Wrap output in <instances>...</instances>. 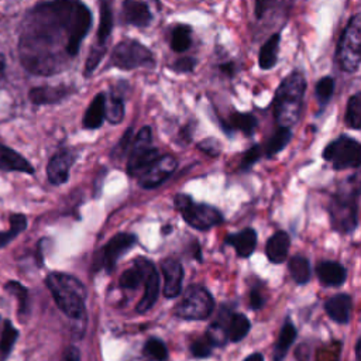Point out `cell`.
Here are the masks:
<instances>
[{
    "mask_svg": "<svg viewBox=\"0 0 361 361\" xmlns=\"http://www.w3.org/2000/svg\"><path fill=\"white\" fill-rule=\"evenodd\" d=\"M92 27V13L80 0H51L37 4L23 20L18 55L34 75L65 71L76 58Z\"/></svg>",
    "mask_w": 361,
    "mask_h": 361,
    "instance_id": "1",
    "label": "cell"
},
{
    "mask_svg": "<svg viewBox=\"0 0 361 361\" xmlns=\"http://www.w3.org/2000/svg\"><path fill=\"white\" fill-rule=\"evenodd\" d=\"M306 80L300 72L289 73L278 86L274 97V116L279 127L290 128L300 116Z\"/></svg>",
    "mask_w": 361,
    "mask_h": 361,
    "instance_id": "2",
    "label": "cell"
},
{
    "mask_svg": "<svg viewBox=\"0 0 361 361\" xmlns=\"http://www.w3.org/2000/svg\"><path fill=\"white\" fill-rule=\"evenodd\" d=\"M45 283L56 306L71 319H80L85 314L86 289L83 283L72 275L51 272Z\"/></svg>",
    "mask_w": 361,
    "mask_h": 361,
    "instance_id": "3",
    "label": "cell"
},
{
    "mask_svg": "<svg viewBox=\"0 0 361 361\" xmlns=\"http://www.w3.org/2000/svg\"><path fill=\"white\" fill-rule=\"evenodd\" d=\"M337 62L345 72H357L361 62V14L355 13L345 25L337 45Z\"/></svg>",
    "mask_w": 361,
    "mask_h": 361,
    "instance_id": "4",
    "label": "cell"
},
{
    "mask_svg": "<svg viewBox=\"0 0 361 361\" xmlns=\"http://www.w3.org/2000/svg\"><path fill=\"white\" fill-rule=\"evenodd\" d=\"M175 204L185 221L193 228L207 230L223 221V216L216 207L204 203H196L188 195H176Z\"/></svg>",
    "mask_w": 361,
    "mask_h": 361,
    "instance_id": "5",
    "label": "cell"
},
{
    "mask_svg": "<svg viewBox=\"0 0 361 361\" xmlns=\"http://www.w3.org/2000/svg\"><path fill=\"white\" fill-rule=\"evenodd\" d=\"M111 63L120 69H134V68H152L155 59L152 52L135 39L120 41L111 54Z\"/></svg>",
    "mask_w": 361,
    "mask_h": 361,
    "instance_id": "6",
    "label": "cell"
},
{
    "mask_svg": "<svg viewBox=\"0 0 361 361\" xmlns=\"http://www.w3.org/2000/svg\"><path fill=\"white\" fill-rule=\"evenodd\" d=\"M214 307V302L207 289L193 285L189 286L182 300L176 306V316L186 320H204L207 319Z\"/></svg>",
    "mask_w": 361,
    "mask_h": 361,
    "instance_id": "7",
    "label": "cell"
},
{
    "mask_svg": "<svg viewBox=\"0 0 361 361\" xmlns=\"http://www.w3.org/2000/svg\"><path fill=\"white\" fill-rule=\"evenodd\" d=\"M151 140L149 127H142L137 133L127 162V172L131 176L138 178L159 157L158 149L151 145Z\"/></svg>",
    "mask_w": 361,
    "mask_h": 361,
    "instance_id": "8",
    "label": "cell"
},
{
    "mask_svg": "<svg viewBox=\"0 0 361 361\" xmlns=\"http://www.w3.org/2000/svg\"><path fill=\"white\" fill-rule=\"evenodd\" d=\"M360 144L357 140L340 135L331 141L323 151V158L333 164L334 169L357 168L360 165Z\"/></svg>",
    "mask_w": 361,
    "mask_h": 361,
    "instance_id": "9",
    "label": "cell"
},
{
    "mask_svg": "<svg viewBox=\"0 0 361 361\" xmlns=\"http://www.w3.org/2000/svg\"><path fill=\"white\" fill-rule=\"evenodd\" d=\"M357 197L358 190L338 193L330 206L331 223L336 230L350 233L357 226Z\"/></svg>",
    "mask_w": 361,
    "mask_h": 361,
    "instance_id": "10",
    "label": "cell"
},
{
    "mask_svg": "<svg viewBox=\"0 0 361 361\" xmlns=\"http://www.w3.org/2000/svg\"><path fill=\"white\" fill-rule=\"evenodd\" d=\"M178 162L172 155L158 157L140 176L138 183L142 188H157L175 171Z\"/></svg>",
    "mask_w": 361,
    "mask_h": 361,
    "instance_id": "11",
    "label": "cell"
},
{
    "mask_svg": "<svg viewBox=\"0 0 361 361\" xmlns=\"http://www.w3.org/2000/svg\"><path fill=\"white\" fill-rule=\"evenodd\" d=\"M144 269V295L141 298V300L138 302L137 305V312L138 313H144L147 310H149L157 299H158V293H159V278H158V274H157V269L155 267L152 265L151 261H148L147 258H142V257H138L137 258Z\"/></svg>",
    "mask_w": 361,
    "mask_h": 361,
    "instance_id": "12",
    "label": "cell"
},
{
    "mask_svg": "<svg viewBox=\"0 0 361 361\" xmlns=\"http://www.w3.org/2000/svg\"><path fill=\"white\" fill-rule=\"evenodd\" d=\"M135 244V235L130 233H118L103 247L100 264L106 271H111L118 261V258L131 250Z\"/></svg>",
    "mask_w": 361,
    "mask_h": 361,
    "instance_id": "13",
    "label": "cell"
},
{
    "mask_svg": "<svg viewBox=\"0 0 361 361\" xmlns=\"http://www.w3.org/2000/svg\"><path fill=\"white\" fill-rule=\"evenodd\" d=\"M75 161V155L69 149H61L58 151L48 162L47 166V175L48 180L52 185H62L69 178L71 166Z\"/></svg>",
    "mask_w": 361,
    "mask_h": 361,
    "instance_id": "14",
    "label": "cell"
},
{
    "mask_svg": "<svg viewBox=\"0 0 361 361\" xmlns=\"http://www.w3.org/2000/svg\"><path fill=\"white\" fill-rule=\"evenodd\" d=\"M161 269L164 275V295L166 298H175L182 290L183 268L175 258H166L161 262Z\"/></svg>",
    "mask_w": 361,
    "mask_h": 361,
    "instance_id": "15",
    "label": "cell"
},
{
    "mask_svg": "<svg viewBox=\"0 0 361 361\" xmlns=\"http://www.w3.org/2000/svg\"><path fill=\"white\" fill-rule=\"evenodd\" d=\"M72 92L73 89L66 85L37 86L30 90L28 97L34 104H54L66 99Z\"/></svg>",
    "mask_w": 361,
    "mask_h": 361,
    "instance_id": "16",
    "label": "cell"
},
{
    "mask_svg": "<svg viewBox=\"0 0 361 361\" xmlns=\"http://www.w3.org/2000/svg\"><path fill=\"white\" fill-rule=\"evenodd\" d=\"M121 18L126 24H131L135 27H145L152 20V14L147 3L140 0H124Z\"/></svg>",
    "mask_w": 361,
    "mask_h": 361,
    "instance_id": "17",
    "label": "cell"
},
{
    "mask_svg": "<svg viewBox=\"0 0 361 361\" xmlns=\"http://www.w3.org/2000/svg\"><path fill=\"white\" fill-rule=\"evenodd\" d=\"M0 169L6 172L34 173V168L23 155L3 144H0Z\"/></svg>",
    "mask_w": 361,
    "mask_h": 361,
    "instance_id": "18",
    "label": "cell"
},
{
    "mask_svg": "<svg viewBox=\"0 0 361 361\" xmlns=\"http://www.w3.org/2000/svg\"><path fill=\"white\" fill-rule=\"evenodd\" d=\"M227 245H231L238 257H250L257 245V233L252 228H244L240 233L228 234L224 240Z\"/></svg>",
    "mask_w": 361,
    "mask_h": 361,
    "instance_id": "19",
    "label": "cell"
},
{
    "mask_svg": "<svg viewBox=\"0 0 361 361\" xmlns=\"http://www.w3.org/2000/svg\"><path fill=\"white\" fill-rule=\"evenodd\" d=\"M351 306H353L351 298L345 293H338L326 302L324 309L331 320L343 324V323H347L350 319Z\"/></svg>",
    "mask_w": 361,
    "mask_h": 361,
    "instance_id": "20",
    "label": "cell"
},
{
    "mask_svg": "<svg viewBox=\"0 0 361 361\" xmlns=\"http://www.w3.org/2000/svg\"><path fill=\"white\" fill-rule=\"evenodd\" d=\"M319 281L326 286H340L344 283L347 272L345 268L333 261H323L316 268Z\"/></svg>",
    "mask_w": 361,
    "mask_h": 361,
    "instance_id": "21",
    "label": "cell"
},
{
    "mask_svg": "<svg viewBox=\"0 0 361 361\" xmlns=\"http://www.w3.org/2000/svg\"><path fill=\"white\" fill-rule=\"evenodd\" d=\"M104 111H106V96L104 93H97L85 111L83 121H82L83 127L89 130L99 128L104 120Z\"/></svg>",
    "mask_w": 361,
    "mask_h": 361,
    "instance_id": "22",
    "label": "cell"
},
{
    "mask_svg": "<svg viewBox=\"0 0 361 361\" xmlns=\"http://www.w3.org/2000/svg\"><path fill=\"white\" fill-rule=\"evenodd\" d=\"M289 250V235L285 231H276L267 243L265 252L271 262L281 264L285 261Z\"/></svg>",
    "mask_w": 361,
    "mask_h": 361,
    "instance_id": "23",
    "label": "cell"
},
{
    "mask_svg": "<svg viewBox=\"0 0 361 361\" xmlns=\"http://www.w3.org/2000/svg\"><path fill=\"white\" fill-rule=\"evenodd\" d=\"M279 41H281V35H279V32H275L261 47V49L258 52V65L261 69H271L275 66V63L278 61Z\"/></svg>",
    "mask_w": 361,
    "mask_h": 361,
    "instance_id": "24",
    "label": "cell"
},
{
    "mask_svg": "<svg viewBox=\"0 0 361 361\" xmlns=\"http://www.w3.org/2000/svg\"><path fill=\"white\" fill-rule=\"evenodd\" d=\"M113 28V14L111 7L107 0H100V20H99V28H97V41L96 47L106 48V41L110 37Z\"/></svg>",
    "mask_w": 361,
    "mask_h": 361,
    "instance_id": "25",
    "label": "cell"
},
{
    "mask_svg": "<svg viewBox=\"0 0 361 361\" xmlns=\"http://www.w3.org/2000/svg\"><path fill=\"white\" fill-rule=\"evenodd\" d=\"M296 338V329L295 326L288 320L283 327L281 329L279 337L276 340V344L274 347V361H283L290 344Z\"/></svg>",
    "mask_w": 361,
    "mask_h": 361,
    "instance_id": "26",
    "label": "cell"
},
{
    "mask_svg": "<svg viewBox=\"0 0 361 361\" xmlns=\"http://www.w3.org/2000/svg\"><path fill=\"white\" fill-rule=\"evenodd\" d=\"M250 327V320L243 313H234L227 323V338L230 341H240L247 336Z\"/></svg>",
    "mask_w": 361,
    "mask_h": 361,
    "instance_id": "27",
    "label": "cell"
},
{
    "mask_svg": "<svg viewBox=\"0 0 361 361\" xmlns=\"http://www.w3.org/2000/svg\"><path fill=\"white\" fill-rule=\"evenodd\" d=\"M257 118L251 113H233L228 117L227 128L241 131L245 135H251L257 128Z\"/></svg>",
    "mask_w": 361,
    "mask_h": 361,
    "instance_id": "28",
    "label": "cell"
},
{
    "mask_svg": "<svg viewBox=\"0 0 361 361\" xmlns=\"http://www.w3.org/2000/svg\"><path fill=\"white\" fill-rule=\"evenodd\" d=\"M192 45V28L186 24L176 25L171 32V48L175 52H185Z\"/></svg>",
    "mask_w": 361,
    "mask_h": 361,
    "instance_id": "29",
    "label": "cell"
},
{
    "mask_svg": "<svg viewBox=\"0 0 361 361\" xmlns=\"http://www.w3.org/2000/svg\"><path fill=\"white\" fill-rule=\"evenodd\" d=\"M289 272L296 283H299V285L306 283L310 279L309 261L302 255H295L289 261Z\"/></svg>",
    "mask_w": 361,
    "mask_h": 361,
    "instance_id": "30",
    "label": "cell"
},
{
    "mask_svg": "<svg viewBox=\"0 0 361 361\" xmlns=\"http://www.w3.org/2000/svg\"><path fill=\"white\" fill-rule=\"evenodd\" d=\"M292 138V133L290 128L288 127H279L275 134L268 140L267 147H265V154L267 157H274L275 154H278L281 149H283L288 142Z\"/></svg>",
    "mask_w": 361,
    "mask_h": 361,
    "instance_id": "31",
    "label": "cell"
},
{
    "mask_svg": "<svg viewBox=\"0 0 361 361\" xmlns=\"http://www.w3.org/2000/svg\"><path fill=\"white\" fill-rule=\"evenodd\" d=\"M144 282V269L138 259L134 261V265L126 269L120 276V286L123 289H135Z\"/></svg>",
    "mask_w": 361,
    "mask_h": 361,
    "instance_id": "32",
    "label": "cell"
},
{
    "mask_svg": "<svg viewBox=\"0 0 361 361\" xmlns=\"http://www.w3.org/2000/svg\"><path fill=\"white\" fill-rule=\"evenodd\" d=\"M27 227V219L21 213H13L10 216V228L7 231H0V248L8 244Z\"/></svg>",
    "mask_w": 361,
    "mask_h": 361,
    "instance_id": "33",
    "label": "cell"
},
{
    "mask_svg": "<svg viewBox=\"0 0 361 361\" xmlns=\"http://www.w3.org/2000/svg\"><path fill=\"white\" fill-rule=\"evenodd\" d=\"M345 123L348 127L358 130L361 127V93H354L347 103Z\"/></svg>",
    "mask_w": 361,
    "mask_h": 361,
    "instance_id": "34",
    "label": "cell"
},
{
    "mask_svg": "<svg viewBox=\"0 0 361 361\" xmlns=\"http://www.w3.org/2000/svg\"><path fill=\"white\" fill-rule=\"evenodd\" d=\"M18 338V331L17 329L10 323V320H6L4 327H3V333H1V340H0V358L1 361H4L10 351L14 347L16 340Z\"/></svg>",
    "mask_w": 361,
    "mask_h": 361,
    "instance_id": "35",
    "label": "cell"
},
{
    "mask_svg": "<svg viewBox=\"0 0 361 361\" xmlns=\"http://www.w3.org/2000/svg\"><path fill=\"white\" fill-rule=\"evenodd\" d=\"M144 355L152 361H164L168 357L166 345L159 338H148L144 344Z\"/></svg>",
    "mask_w": 361,
    "mask_h": 361,
    "instance_id": "36",
    "label": "cell"
},
{
    "mask_svg": "<svg viewBox=\"0 0 361 361\" xmlns=\"http://www.w3.org/2000/svg\"><path fill=\"white\" fill-rule=\"evenodd\" d=\"M124 117V102L118 96H111L109 103H106V111H104V118H107L109 123L111 124H118L121 123Z\"/></svg>",
    "mask_w": 361,
    "mask_h": 361,
    "instance_id": "37",
    "label": "cell"
},
{
    "mask_svg": "<svg viewBox=\"0 0 361 361\" xmlns=\"http://www.w3.org/2000/svg\"><path fill=\"white\" fill-rule=\"evenodd\" d=\"M334 92V79L331 76H323L314 87V94L320 106H326Z\"/></svg>",
    "mask_w": 361,
    "mask_h": 361,
    "instance_id": "38",
    "label": "cell"
},
{
    "mask_svg": "<svg viewBox=\"0 0 361 361\" xmlns=\"http://www.w3.org/2000/svg\"><path fill=\"white\" fill-rule=\"evenodd\" d=\"M6 289L18 299L20 313L27 312V303H28V292H27V289L20 282H16V281H10L6 285Z\"/></svg>",
    "mask_w": 361,
    "mask_h": 361,
    "instance_id": "39",
    "label": "cell"
},
{
    "mask_svg": "<svg viewBox=\"0 0 361 361\" xmlns=\"http://www.w3.org/2000/svg\"><path fill=\"white\" fill-rule=\"evenodd\" d=\"M212 348H213V344L207 338L206 334L203 337L196 338L192 343V345H190V351H192L193 357H196V358H206V357H209L212 354Z\"/></svg>",
    "mask_w": 361,
    "mask_h": 361,
    "instance_id": "40",
    "label": "cell"
},
{
    "mask_svg": "<svg viewBox=\"0 0 361 361\" xmlns=\"http://www.w3.org/2000/svg\"><path fill=\"white\" fill-rule=\"evenodd\" d=\"M283 0H255V16L257 18H262L267 13L278 7Z\"/></svg>",
    "mask_w": 361,
    "mask_h": 361,
    "instance_id": "41",
    "label": "cell"
},
{
    "mask_svg": "<svg viewBox=\"0 0 361 361\" xmlns=\"http://www.w3.org/2000/svg\"><path fill=\"white\" fill-rule=\"evenodd\" d=\"M259 157H261V148H259V145L251 147V148H250L248 151H245V154L243 155L240 168H241V169H248V168H251L252 164L257 162Z\"/></svg>",
    "mask_w": 361,
    "mask_h": 361,
    "instance_id": "42",
    "label": "cell"
},
{
    "mask_svg": "<svg viewBox=\"0 0 361 361\" xmlns=\"http://www.w3.org/2000/svg\"><path fill=\"white\" fill-rule=\"evenodd\" d=\"M193 66H195V59H193L192 56H182V58H179V59L172 65V69H175L176 72L186 73V72H192V71H193Z\"/></svg>",
    "mask_w": 361,
    "mask_h": 361,
    "instance_id": "43",
    "label": "cell"
},
{
    "mask_svg": "<svg viewBox=\"0 0 361 361\" xmlns=\"http://www.w3.org/2000/svg\"><path fill=\"white\" fill-rule=\"evenodd\" d=\"M262 305H264V298L261 296L259 290H255V289L251 290V293H250V306H251V309L258 310V309L262 307Z\"/></svg>",
    "mask_w": 361,
    "mask_h": 361,
    "instance_id": "44",
    "label": "cell"
},
{
    "mask_svg": "<svg viewBox=\"0 0 361 361\" xmlns=\"http://www.w3.org/2000/svg\"><path fill=\"white\" fill-rule=\"evenodd\" d=\"M61 361H80V353L76 347L71 345L63 351V355L61 358Z\"/></svg>",
    "mask_w": 361,
    "mask_h": 361,
    "instance_id": "45",
    "label": "cell"
},
{
    "mask_svg": "<svg viewBox=\"0 0 361 361\" xmlns=\"http://www.w3.org/2000/svg\"><path fill=\"white\" fill-rule=\"evenodd\" d=\"M244 361H264V355L261 353H254V354L248 355Z\"/></svg>",
    "mask_w": 361,
    "mask_h": 361,
    "instance_id": "46",
    "label": "cell"
},
{
    "mask_svg": "<svg viewBox=\"0 0 361 361\" xmlns=\"http://www.w3.org/2000/svg\"><path fill=\"white\" fill-rule=\"evenodd\" d=\"M233 66H234V65H233L231 62H230V63H221V65H220V69H221L223 72H226V73L231 75V73H233V71H234V69H233Z\"/></svg>",
    "mask_w": 361,
    "mask_h": 361,
    "instance_id": "47",
    "label": "cell"
},
{
    "mask_svg": "<svg viewBox=\"0 0 361 361\" xmlns=\"http://www.w3.org/2000/svg\"><path fill=\"white\" fill-rule=\"evenodd\" d=\"M360 345H361V343H360V340H357V344H355V360L357 361H360Z\"/></svg>",
    "mask_w": 361,
    "mask_h": 361,
    "instance_id": "48",
    "label": "cell"
},
{
    "mask_svg": "<svg viewBox=\"0 0 361 361\" xmlns=\"http://www.w3.org/2000/svg\"><path fill=\"white\" fill-rule=\"evenodd\" d=\"M3 71H4V58H3V55L0 54V75L3 73Z\"/></svg>",
    "mask_w": 361,
    "mask_h": 361,
    "instance_id": "49",
    "label": "cell"
}]
</instances>
